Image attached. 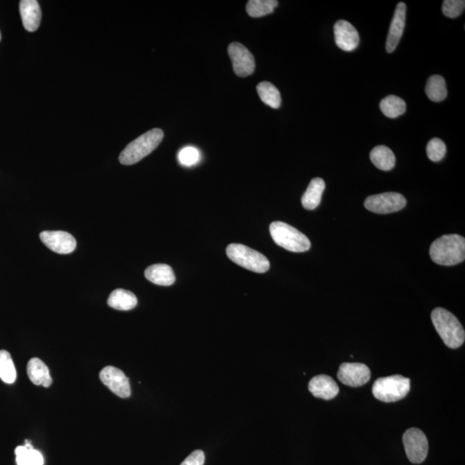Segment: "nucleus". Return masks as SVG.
<instances>
[{
	"label": "nucleus",
	"mask_w": 465,
	"mask_h": 465,
	"mask_svg": "<svg viewBox=\"0 0 465 465\" xmlns=\"http://www.w3.org/2000/svg\"><path fill=\"white\" fill-rule=\"evenodd\" d=\"M164 138L161 128H154L131 142L120 154L121 164L130 166L137 163L143 158L153 152Z\"/></svg>",
	"instance_id": "obj_3"
},
{
	"label": "nucleus",
	"mask_w": 465,
	"mask_h": 465,
	"mask_svg": "<svg viewBox=\"0 0 465 465\" xmlns=\"http://www.w3.org/2000/svg\"><path fill=\"white\" fill-rule=\"evenodd\" d=\"M27 373L29 380L35 385H43L48 388L52 384V377L48 366L39 358L30 359L27 365Z\"/></svg>",
	"instance_id": "obj_18"
},
{
	"label": "nucleus",
	"mask_w": 465,
	"mask_h": 465,
	"mask_svg": "<svg viewBox=\"0 0 465 465\" xmlns=\"http://www.w3.org/2000/svg\"><path fill=\"white\" fill-rule=\"evenodd\" d=\"M228 52L234 73L241 78L250 76L255 71V60L252 53L239 43L229 44Z\"/></svg>",
	"instance_id": "obj_9"
},
{
	"label": "nucleus",
	"mask_w": 465,
	"mask_h": 465,
	"mask_svg": "<svg viewBox=\"0 0 465 465\" xmlns=\"http://www.w3.org/2000/svg\"><path fill=\"white\" fill-rule=\"evenodd\" d=\"M257 92L264 104L272 109H278L281 105V95L279 90L271 83L264 81L257 86Z\"/></svg>",
	"instance_id": "obj_22"
},
{
	"label": "nucleus",
	"mask_w": 465,
	"mask_h": 465,
	"mask_svg": "<svg viewBox=\"0 0 465 465\" xmlns=\"http://www.w3.org/2000/svg\"><path fill=\"white\" fill-rule=\"evenodd\" d=\"M381 112L389 119H396L405 113L407 105L402 98L398 96L389 95L384 97L380 103Z\"/></svg>",
	"instance_id": "obj_24"
},
{
	"label": "nucleus",
	"mask_w": 465,
	"mask_h": 465,
	"mask_svg": "<svg viewBox=\"0 0 465 465\" xmlns=\"http://www.w3.org/2000/svg\"><path fill=\"white\" fill-rule=\"evenodd\" d=\"M426 94L433 102H441L447 97L445 79L440 75H433L427 79Z\"/></svg>",
	"instance_id": "obj_23"
},
{
	"label": "nucleus",
	"mask_w": 465,
	"mask_h": 465,
	"mask_svg": "<svg viewBox=\"0 0 465 465\" xmlns=\"http://www.w3.org/2000/svg\"><path fill=\"white\" fill-rule=\"evenodd\" d=\"M20 11L22 25L29 32H36L39 28L41 20V11L36 0H22Z\"/></svg>",
	"instance_id": "obj_16"
},
{
	"label": "nucleus",
	"mask_w": 465,
	"mask_h": 465,
	"mask_svg": "<svg viewBox=\"0 0 465 465\" xmlns=\"http://www.w3.org/2000/svg\"><path fill=\"white\" fill-rule=\"evenodd\" d=\"M464 0H445L442 5V11L445 17L456 18L464 13Z\"/></svg>",
	"instance_id": "obj_29"
},
{
	"label": "nucleus",
	"mask_w": 465,
	"mask_h": 465,
	"mask_svg": "<svg viewBox=\"0 0 465 465\" xmlns=\"http://www.w3.org/2000/svg\"><path fill=\"white\" fill-rule=\"evenodd\" d=\"M0 41H1V33H0Z\"/></svg>",
	"instance_id": "obj_32"
},
{
	"label": "nucleus",
	"mask_w": 465,
	"mask_h": 465,
	"mask_svg": "<svg viewBox=\"0 0 465 465\" xmlns=\"http://www.w3.org/2000/svg\"><path fill=\"white\" fill-rule=\"evenodd\" d=\"M109 307L117 310H130L137 305L135 295L123 289H117L111 294L108 299Z\"/></svg>",
	"instance_id": "obj_21"
},
{
	"label": "nucleus",
	"mask_w": 465,
	"mask_h": 465,
	"mask_svg": "<svg viewBox=\"0 0 465 465\" xmlns=\"http://www.w3.org/2000/svg\"><path fill=\"white\" fill-rule=\"evenodd\" d=\"M145 277L147 281L161 286L173 285L176 279L172 267L165 264H156L147 267Z\"/></svg>",
	"instance_id": "obj_17"
},
{
	"label": "nucleus",
	"mask_w": 465,
	"mask_h": 465,
	"mask_svg": "<svg viewBox=\"0 0 465 465\" xmlns=\"http://www.w3.org/2000/svg\"><path fill=\"white\" fill-rule=\"evenodd\" d=\"M100 380L105 386L121 398H130L131 389L130 381L122 370L107 366L101 370L100 374Z\"/></svg>",
	"instance_id": "obj_11"
},
{
	"label": "nucleus",
	"mask_w": 465,
	"mask_h": 465,
	"mask_svg": "<svg viewBox=\"0 0 465 465\" xmlns=\"http://www.w3.org/2000/svg\"><path fill=\"white\" fill-rule=\"evenodd\" d=\"M339 380L351 387H359L370 379V370L362 363H343L337 373Z\"/></svg>",
	"instance_id": "obj_10"
},
{
	"label": "nucleus",
	"mask_w": 465,
	"mask_h": 465,
	"mask_svg": "<svg viewBox=\"0 0 465 465\" xmlns=\"http://www.w3.org/2000/svg\"><path fill=\"white\" fill-rule=\"evenodd\" d=\"M309 389L315 398L324 400L335 398L339 391L338 384L328 375L314 377L309 382Z\"/></svg>",
	"instance_id": "obj_15"
},
{
	"label": "nucleus",
	"mask_w": 465,
	"mask_h": 465,
	"mask_svg": "<svg viewBox=\"0 0 465 465\" xmlns=\"http://www.w3.org/2000/svg\"><path fill=\"white\" fill-rule=\"evenodd\" d=\"M226 252L231 262L256 274H264L270 269V262L267 257L247 245L230 244Z\"/></svg>",
	"instance_id": "obj_6"
},
{
	"label": "nucleus",
	"mask_w": 465,
	"mask_h": 465,
	"mask_svg": "<svg viewBox=\"0 0 465 465\" xmlns=\"http://www.w3.org/2000/svg\"><path fill=\"white\" fill-rule=\"evenodd\" d=\"M325 187L326 184L321 177H315L310 181L307 190L302 198V204L304 209L313 210L319 206Z\"/></svg>",
	"instance_id": "obj_19"
},
{
	"label": "nucleus",
	"mask_w": 465,
	"mask_h": 465,
	"mask_svg": "<svg viewBox=\"0 0 465 465\" xmlns=\"http://www.w3.org/2000/svg\"><path fill=\"white\" fill-rule=\"evenodd\" d=\"M406 204L407 200L403 195L398 192H385L368 196L365 207L373 213L389 214L403 210Z\"/></svg>",
	"instance_id": "obj_8"
},
{
	"label": "nucleus",
	"mask_w": 465,
	"mask_h": 465,
	"mask_svg": "<svg viewBox=\"0 0 465 465\" xmlns=\"http://www.w3.org/2000/svg\"><path fill=\"white\" fill-rule=\"evenodd\" d=\"M370 158L372 163L382 171H391L395 168V154L386 146L374 147L370 154Z\"/></svg>",
	"instance_id": "obj_20"
},
{
	"label": "nucleus",
	"mask_w": 465,
	"mask_h": 465,
	"mask_svg": "<svg viewBox=\"0 0 465 465\" xmlns=\"http://www.w3.org/2000/svg\"><path fill=\"white\" fill-rule=\"evenodd\" d=\"M431 318L446 346L456 349L463 345L465 332L462 324L453 314L443 308H437L433 310Z\"/></svg>",
	"instance_id": "obj_2"
},
{
	"label": "nucleus",
	"mask_w": 465,
	"mask_h": 465,
	"mask_svg": "<svg viewBox=\"0 0 465 465\" xmlns=\"http://www.w3.org/2000/svg\"><path fill=\"white\" fill-rule=\"evenodd\" d=\"M0 379L8 384H13L17 379V370L13 358L6 350L0 351Z\"/></svg>",
	"instance_id": "obj_26"
},
{
	"label": "nucleus",
	"mask_w": 465,
	"mask_h": 465,
	"mask_svg": "<svg viewBox=\"0 0 465 465\" xmlns=\"http://www.w3.org/2000/svg\"><path fill=\"white\" fill-rule=\"evenodd\" d=\"M410 391V379L400 375L380 377L372 386V394L384 403H395L402 400Z\"/></svg>",
	"instance_id": "obj_5"
},
{
	"label": "nucleus",
	"mask_w": 465,
	"mask_h": 465,
	"mask_svg": "<svg viewBox=\"0 0 465 465\" xmlns=\"http://www.w3.org/2000/svg\"><path fill=\"white\" fill-rule=\"evenodd\" d=\"M205 461V454L201 450H196L191 452L180 465H203Z\"/></svg>",
	"instance_id": "obj_31"
},
{
	"label": "nucleus",
	"mask_w": 465,
	"mask_h": 465,
	"mask_svg": "<svg viewBox=\"0 0 465 465\" xmlns=\"http://www.w3.org/2000/svg\"><path fill=\"white\" fill-rule=\"evenodd\" d=\"M270 234L276 244L290 252H304L311 248V243L305 234L285 222H272Z\"/></svg>",
	"instance_id": "obj_4"
},
{
	"label": "nucleus",
	"mask_w": 465,
	"mask_h": 465,
	"mask_svg": "<svg viewBox=\"0 0 465 465\" xmlns=\"http://www.w3.org/2000/svg\"><path fill=\"white\" fill-rule=\"evenodd\" d=\"M430 256L434 263L445 267L464 262V238L459 234H446L438 238L431 245Z\"/></svg>",
	"instance_id": "obj_1"
},
{
	"label": "nucleus",
	"mask_w": 465,
	"mask_h": 465,
	"mask_svg": "<svg viewBox=\"0 0 465 465\" xmlns=\"http://www.w3.org/2000/svg\"><path fill=\"white\" fill-rule=\"evenodd\" d=\"M18 465H43L44 460L41 452L35 449H28L25 445L15 449Z\"/></svg>",
	"instance_id": "obj_27"
},
{
	"label": "nucleus",
	"mask_w": 465,
	"mask_h": 465,
	"mask_svg": "<svg viewBox=\"0 0 465 465\" xmlns=\"http://www.w3.org/2000/svg\"><path fill=\"white\" fill-rule=\"evenodd\" d=\"M446 154V146L442 140L433 138L426 145V154L430 161L433 162L443 160Z\"/></svg>",
	"instance_id": "obj_28"
},
{
	"label": "nucleus",
	"mask_w": 465,
	"mask_h": 465,
	"mask_svg": "<svg viewBox=\"0 0 465 465\" xmlns=\"http://www.w3.org/2000/svg\"><path fill=\"white\" fill-rule=\"evenodd\" d=\"M403 441L407 459L411 463L424 462L429 453V441L421 429L412 427L403 434Z\"/></svg>",
	"instance_id": "obj_7"
},
{
	"label": "nucleus",
	"mask_w": 465,
	"mask_h": 465,
	"mask_svg": "<svg viewBox=\"0 0 465 465\" xmlns=\"http://www.w3.org/2000/svg\"><path fill=\"white\" fill-rule=\"evenodd\" d=\"M277 0H250L247 4V13L252 18H262L274 13L277 8Z\"/></svg>",
	"instance_id": "obj_25"
},
{
	"label": "nucleus",
	"mask_w": 465,
	"mask_h": 465,
	"mask_svg": "<svg viewBox=\"0 0 465 465\" xmlns=\"http://www.w3.org/2000/svg\"><path fill=\"white\" fill-rule=\"evenodd\" d=\"M406 13L407 6L403 2L398 3L387 36L386 51L389 54L396 50L400 39H402L406 24Z\"/></svg>",
	"instance_id": "obj_14"
},
{
	"label": "nucleus",
	"mask_w": 465,
	"mask_h": 465,
	"mask_svg": "<svg viewBox=\"0 0 465 465\" xmlns=\"http://www.w3.org/2000/svg\"><path fill=\"white\" fill-rule=\"evenodd\" d=\"M335 40L337 46L346 52L355 50L359 44V35L353 25L346 20L336 22L334 27Z\"/></svg>",
	"instance_id": "obj_13"
},
{
	"label": "nucleus",
	"mask_w": 465,
	"mask_h": 465,
	"mask_svg": "<svg viewBox=\"0 0 465 465\" xmlns=\"http://www.w3.org/2000/svg\"><path fill=\"white\" fill-rule=\"evenodd\" d=\"M177 158H179L180 163L183 166H191L199 162L201 154H200L199 150L195 149V147H187L180 150Z\"/></svg>",
	"instance_id": "obj_30"
},
{
	"label": "nucleus",
	"mask_w": 465,
	"mask_h": 465,
	"mask_svg": "<svg viewBox=\"0 0 465 465\" xmlns=\"http://www.w3.org/2000/svg\"><path fill=\"white\" fill-rule=\"evenodd\" d=\"M40 239L51 251L60 255H68L76 248L77 243L74 236L64 231H43Z\"/></svg>",
	"instance_id": "obj_12"
}]
</instances>
